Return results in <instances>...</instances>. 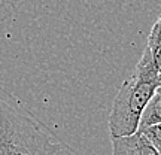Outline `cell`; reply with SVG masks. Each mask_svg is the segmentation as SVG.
Returning a JSON list of instances; mask_svg holds the SVG:
<instances>
[{"mask_svg": "<svg viewBox=\"0 0 161 155\" xmlns=\"http://www.w3.org/2000/svg\"><path fill=\"white\" fill-rule=\"evenodd\" d=\"M160 17H161V15H160Z\"/></svg>", "mask_w": 161, "mask_h": 155, "instance_id": "52a82bcc", "label": "cell"}, {"mask_svg": "<svg viewBox=\"0 0 161 155\" xmlns=\"http://www.w3.org/2000/svg\"><path fill=\"white\" fill-rule=\"evenodd\" d=\"M158 90V84L133 72L116 92L109 115L110 137H127L139 131L145 108Z\"/></svg>", "mask_w": 161, "mask_h": 155, "instance_id": "7a4b0ae2", "label": "cell"}, {"mask_svg": "<svg viewBox=\"0 0 161 155\" xmlns=\"http://www.w3.org/2000/svg\"><path fill=\"white\" fill-rule=\"evenodd\" d=\"M0 155H64L48 127L0 88Z\"/></svg>", "mask_w": 161, "mask_h": 155, "instance_id": "6da1fadb", "label": "cell"}, {"mask_svg": "<svg viewBox=\"0 0 161 155\" xmlns=\"http://www.w3.org/2000/svg\"><path fill=\"white\" fill-rule=\"evenodd\" d=\"M112 155H160L140 131L127 137H110Z\"/></svg>", "mask_w": 161, "mask_h": 155, "instance_id": "3957f363", "label": "cell"}, {"mask_svg": "<svg viewBox=\"0 0 161 155\" xmlns=\"http://www.w3.org/2000/svg\"><path fill=\"white\" fill-rule=\"evenodd\" d=\"M157 124H161V90H157L148 106L145 108L143 115L140 118V124H139V131H143L145 128L157 125Z\"/></svg>", "mask_w": 161, "mask_h": 155, "instance_id": "277c9868", "label": "cell"}, {"mask_svg": "<svg viewBox=\"0 0 161 155\" xmlns=\"http://www.w3.org/2000/svg\"><path fill=\"white\" fill-rule=\"evenodd\" d=\"M140 133L149 140L151 143H152V146H154V148L158 151V154L161 155V124L148 127V128H145L143 131H140Z\"/></svg>", "mask_w": 161, "mask_h": 155, "instance_id": "5b68a950", "label": "cell"}, {"mask_svg": "<svg viewBox=\"0 0 161 155\" xmlns=\"http://www.w3.org/2000/svg\"><path fill=\"white\" fill-rule=\"evenodd\" d=\"M21 0H0V19L8 17Z\"/></svg>", "mask_w": 161, "mask_h": 155, "instance_id": "8992f818", "label": "cell"}]
</instances>
